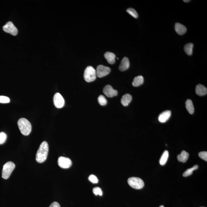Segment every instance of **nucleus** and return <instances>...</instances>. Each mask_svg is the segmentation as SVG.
Returning a JSON list of instances; mask_svg holds the SVG:
<instances>
[{
	"label": "nucleus",
	"instance_id": "nucleus-1",
	"mask_svg": "<svg viewBox=\"0 0 207 207\" xmlns=\"http://www.w3.org/2000/svg\"><path fill=\"white\" fill-rule=\"evenodd\" d=\"M48 145L47 142L44 141L40 144L36 155V160L39 163L45 161L48 155Z\"/></svg>",
	"mask_w": 207,
	"mask_h": 207
},
{
	"label": "nucleus",
	"instance_id": "nucleus-2",
	"mask_svg": "<svg viewBox=\"0 0 207 207\" xmlns=\"http://www.w3.org/2000/svg\"><path fill=\"white\" fill-rule=\"evenodd\" d=\"M18 128L21 133L24 136H28L31 131V125L30 122L26 119L21 118L18 121Z\"/></svg>",
	"mask_w": 207,
	"mask_h": 207
},
{
	"label": "nucleus",
	"instance_id": "nucleus-3",
	"mask_svg": "<svg viewBox=\"0 0 207 207\" xmlns=\"http://www.w3.org/2000/svg\"><path fill=\"white\" fill-rule=\"evenodd\" d=\"M96 70L91 66H88L84 70V78L87 82L94 81L96 78Z\"/></svg>",
	"mask_w": 207,
	"mask_h": 207
},
{
	"label": "nucleus",
	"instance_id": "nucleus-4",
	"mask_svg": "<svg viewBox=\"0 0 207 207\" xmlns=\"http://www.w3.org/2000/svg\"><path fill=\"white\" fill-rule=\"evenodd\" d=\"M15 164L13 162H8L5 163L3 167L2 178L4 179H8L15 169Z\"/></svg>",
	"mask_w": 207,
	"mask_h": 207
},
{
	"label": "nucleus",
	"instance_id": "nucleus-5",
	"mask_svg": "<svg viewBox=\"0 0 207 207\" xmlns=\"http://www.w3.org/2000/svg\"><path fill=\"white\" fill-rule=\"evenodd\" d=\"M128 183L132 188L136 189H141L144 186V182L141 178L135 177L129 178Z\"/></svg>",
	"mask_w": 207,
	"mask_h": 207
},
{
	"label": "nucleus",
	"instance_id": "nucleus-6",
	"mask_svg": "<svg viewBox=\"0 0 207 207\" xmlns=\"http://www.w3.org/2000/svg\"><path fill=\"white\" fill-rule=\"evenodd\" d=\"M3 29L5 32L9 33L13 36L18 34V30L12 21H8L3 27Z\"/></svg>",
	"mask_w": 207,
	"mask_h": 207
},
{
	"label": "nucleus",
	"instance_id": "nucleus-7",
	"mask_svg": "<svg viewBox=\"0 0 207 207\" xmlns=\"http://www.w3.org/2000/svg\"><path fill=\"white\" fill-rule=\"evenodd\" d=\"M58 163L60 167L66 169L70 168L72 164V162L68 158L60 156L58 160Z\"/></svg>",
	"mask_w": 207,
	"mask_h": 207
},
{
	"label": "nucleus",
	"instance_id": "nucleus-8",
	"mask_svg": "<svg viewBox=\"0 0 207 207\" xmlns=\"http://www.w3.org/2000/svg\"><path fill=\"white\" fill-rule=\"evenodd\" d=\"M110 67L103 65H99L97 67L96 75L97 77H102L107 75L110 73Z\"/></svg>",
	"mask_w": 207,
	"mask_h": 207
},
{
	"label": "nucleus",
	"instance_id": "nucleus-9",
	"mask_svg": "<svg viewBox=\"0 0 207 207\" xmlns=\"http://www.w3.org/2000/svg\"><path fill=\"white\" fill-rule=\"evenodd\" d=\"M54 106L58 108H61L64 105V99L59 93H56L54 94Z\"/></svg>",
	"mask_w": 207,
	"mask_h": 207
},
{
	"label": "nucleus",
	"instance_id": "nucleus-10",
	"mask_svg": "<svg viewBox=\"0 0 207 207\" xmlns=\"http://www.w3.org/2000/svg\"><path fill=\"white\" fill-rule=\"evenodd\" d=\"M103 93L108 97H112L117 95L118 92L114 90L110 85H107L105 86L103 90Z\"/></svg>",
	"mask_w": 207,
	"mask_h": 207
},
{
	"label": "nucleus",
	"instance_id": "nucleus-11",
	"mask_svg": "<svg viewBox=\"0 0 207 207\" xmlns=\"http://www.w3.org/2000/svg\"><path fill=\"white\" fill-rule=\"evenodd\" d=\"M129 66H130V62H129L128 58L124 57L121 61L119 67V70L122 71H126L129 68Z\"/></svg>",
	"mask_w": 207,
	"mask_h": 207
},
{
	"label": "nucleus",
	"instance_id": "nucleus-12",
	"mask_svg": "<svg viewBox=\"0 0 207 207\" xmlns=\"http://www.w3.org/2000/svg\"><path fill=\"white\" fill-rule=\"evenodd\" d=\"M171 115V112L170 110H166L163 112L159 115V120L161 123H165L169 120Z\"/></svg>",
	"mask_w": 207,
	"mask_h": 207
},
{
	"label": "nucleus",
	"instance_id": "nucleus-13",
	"mask_svg": "<svg viewBox=\"0 0 207 207\" xmlns=\"http://www.w3.org/2000/svg\"><path fill=\"white\" fill-rule=\"evenodd\" d=\"M196 93L199 96L205 95L207 93L206 87L202 84H198L196 87Z\"/></svg>",
	"mask_w": 207,
	"mask_h": 207
},
{
	"label": "nucleus",
	"instance_id": "nucleus-14",
	"mask_svg": "<svg viewBox=\"0 0 207 207\" xmlns=\"http://www.w3.org/2000/svg\"><path fill=\"white\" fill-rule=\"evenodd\" d=\"M175 28V31L179 35H182L185 34L187 31L186 27L179 23H176Z\"/></svg>",
	"mask_w": 207,
	"mask_h": 207
},
{
	"label": "nucleus",
	"instance_id": "nucleus-15",
	"mask_svg": "<svg viewBox=\"0 0 207 207\" xmlns=\"http://www.w3.org/2000/svg\"><path fill=\"white\" fill-rule=\"evenodd\" d=\"M132 100V96L130 94H124L122 97L121 100V103L123 106H127L129 105Z\"/></svg>",
	"mask_w": 207,
	"mask_h": 207
},
{
	"label": "nucleus",
	"instance_id": "nucleus-16",
	"mask_svg": "<svg viewBox=\"0 0 207 207\" xmlns=\"http://www.w3.org/2000/svg\"><path fill=\"white\" fill-rule=\"evenodd\" d=\"M104 56V57L105 58L109 64H114L115 61H116V60H115L116 55L110 52H107L105 54Z\"/></svg>",
	"mask_w": 207,
	"mask_h": 207
},
{
	"label": "nucleus",
	"instance_id": "nucleus-17",
	"mask_svg": "<svg viewBox=\"0 0 207 207\" xmlns=\"http://www.w3.org/2000/svg\"><path fill=\"white\" fill-rule=\"evenodd\" d=\"M189 156V153L183 150L181 152L180 154L178 155L177 159L179 162L185 163L187 161Z\"/></svg>",
	"mask_w": 207,
	"mask_h": 207
},
{
	"label": "nucleus",
	"instance_id": "nucleus-18",
	"mask_svg": "<svg viewBox=\"0 0 207 207\" xmlns=\"http://www.w3.org/2000/svg\"><path fill=\"white\" fill-rule=\"evenodd\" d=\"M144 79L142 76H138L135 77L132 82V85L134 87H138L143 84Z\"/></svg>",
	"mask_w": 207,
	"mask_h": 207
},
{
	"label": "nucleus",
	"instance_id": "nucleus-19",
	"mask_svg": "<svg viewBox=\"0 0 207 207\" xmlns=\"http://www.w3.org/2000/svg\"><path fill=\"white\" fill-rule=\"evenodd\" d=\"M185 105L187 110L189 113L191 114H193L194 113V107L192 100H187Z\"/></svg>",
	"mask_w": 207,
	"mask_h": 207
},
{
	"label": "nucleus",
	"instance_id": "nucleus-20",
	"mask_svg": "<svg viewBox=\"0 0 207 207\" xmlns=\"http://www.w3.org/2000/svg\"><path fill=\"white\" fill-rule=\"evenodd\" d=\"M193 46L194 44L192 43H188L184 46V51L187 55L189 56L192 55Z\"/></svg>",
	"mask_w": 207,
	"mask_h": 207
},
{
	"label": "nucleus",
	"instance_id": "nucleus-21",
	"mask_svg": "<svg viewBox=\"0 0 207 207\" xmlns=\"http://www.w3.org/2000/svg\"><path fill=\"white\" fill-rule=\"evenodd\" d=\"M169 157V152L167 150H165L160 158L159 163L161 165H164L166 164Z\"/></svg>",
	"mask_w": 207,
	"mask_h": 207
},
{
	"label": "nucleus",
	"instance_id": "nucleus-22",
	"mask_svg": "<svg viewBox=\"0 0 207 207\" xmlns=\"http://www.w3.org/2000/svg\"><path fill=\"white\" fill-rule=\"evenodd\" d=\"M199 168V166L198 165H195L193 167H192V168H190V169H187V170L185 171V172L183 173V176L184 177H187L190 175H192L193 172V171L196 170L198 169Z\"/></svg>",
	"mask_w": 207,
	"mask_h": 207
},
{
	"label": "nucleus",
	"instance_id": "nucleus-23",
	"mask_svg": "<svg viewBox=\"0 0 207 207\" xmlns=\"http://www.w3.org/2000/svg\"><path fill=\"white\" fill-rule=\"evenodd\" d=\"M98 101L99 104L101 106L106 105L107 103V100L106 97L103 95H100L98 98Z\"/></svg>",
	"mask_w": 207,
	"mask_h": 207
},
{
	"label": "nucleus",
	"instance_id": "nucleus-24",
	"mask_svg": "<svg viewBox=\"0 0 207 207\" xmlns=\"http://www.w3.org/2000/svg\"><path fill=\"white\" fill-rule=\"evenodd\" d=\"M126 12L132 17H134L135 18H137L138 17V14L137 12H136V10L134 8H129L126 10Z\"/></svg>",
	"mask_w": 207,
	"mask_h": 207
},
{
	"label": "nucleus",
	"instance_id": "nucleus-25",
	"mask_svg": "<svg viewBox=\"0 0 207 207\" xmlns=\"http://www.w3.org/2000/svg\"><path fill=\"white\" fill-rule=\"evenodd\" d=\"M7 138V135L4 132H0V144H3L5 143Z\"/></svg>",
	"mask_w": 207,
	"mask_h": 207
},
{
	"label": "nucleus",
	"instance_id": "nucleus-26",
	"mask_svg": "<svg viewBox=\"0 0 207 207\" xmlns=\"http://www.w3.org/2000/svg\"><path fill=\"white\" fill-rule=\"evenodd\" d=\"M93 192L94 195L96 196L99 195L101 196L103 195V192H102L101 189L99 187H96L93 188Z\"/></svg>",
	"mask_w": 207,
	"mask_h": 207
},
{
	"label": "nucleus",
	"instance_id": "nucleus-27",
	"mask_svg": "<svg viewBox=\"0 0 207 207\" xmlns=\"http://www.w3.org/2000/svg\"><path fill=\"white\" fill-rule=\"evenodd\" d=\"M89 180L93 183H97L98 182V179L95 175H91L88 178Z\"/></svg>",
	"mask_w": 207,
	"mask_h": 207
},
{
	"label": "nucleus",
	"instance_id": "nucleus-28",
	"mask_svg": "<svg viewBox=\"0 0 207 207\" xmlns=\"http://www.w3.org/2000/svg\"><path fill=\"white\" fill-rule=\"evenodd\" d=\"M10 102V100L9 97L5 96H0V103H8Z\"/></svg>",
	"mask_w": 207,
	"mask_h": 207
},
{
	"label": "nucleus",
	"instance_id": "nucleus-29",
	"mask_svg": "<svg viewBox=\"0 0 207 207\" xmlns=\"http://www.w3.org/2000/svg\"><path fill=\"white\" fill-rule=\"evenodd\" d=\"M199 157L201 159H204L205 161H207V152H201L199 153Z\"/></svg>",
	"mask_w": 207,
	"mask_h": 207
},
{
	"label": "nucleus",
	"instance_id": "nucleus-30",
	"mask_svg": "<svg viewBox=\"0 0 207 207\" xmlns=\"http://www.w3.org/2000/svg\"><path fill=\"white\" fill-rule=\"evenodd\" d=\"M49 207H61L60 204L57 202H52L50 205Z\"/></svg>",
	"mask_w": 207,
	"mask_h": 207
},
{
	"label": "nucleus",
	"instance_id": "nucleus-31",
	"mask_svg": "<svg viewBox=\"0 0 207 207\" xmlns=\"http://www.w3.org/2000/svg\"><path fill=\"white\" fill-rule=\"evenodd\" d=\"M183 1L184 2H189V1H190V0H187V1H186V0H185V1H184V0Z\"/></svg>",
	"mask_w": 207,
	"mask_h": 207
},
{
	"label": "nucleus",
	"instance_id": "nucleus-32",
	"mask_svg": "<svg viewBox=\"0 0 207 207\" xmlns=\"http://www.w3.org/2000/svg\"><path fill=\"white\" fill-rule=\"evenodd\" d=\"M159 207H164L163 205H160V206H159Z\"/></svg>",
	"mask_w": 207,
	"mask_h": 207
},
{
	"label": "nucleus",
	"instance_id": "nucleus-33",
	"mask_svg": "<svg viewBox=\"0 0 207 207\" xmlns=\"http://www.w3.org/2000/svg\"></svg>",
	"mask_w": 207,
	"mask_h": 207
}]
</instances>
